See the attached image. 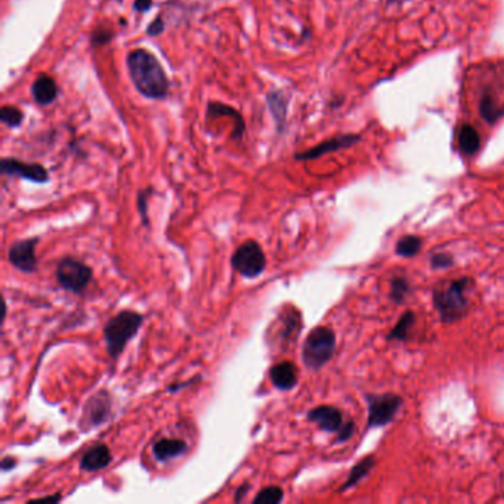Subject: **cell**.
Masks as SVG:
<instances>
[{
  "label": "cell",
  "instance_id": "cell-1",
  "mask_svg": "<svg viewBox=\"0 0 504 504\" xmlns=\"http://www.w3.org/2000/svg\"><path fill=\"white\" fill-rule=\"evenodd\" d=\"M129 77L136 91L148 99H166L170 91V80L165 67L148 49L136 48L126 58Z\"/></svg>",
  "mask_w": 504,
  "mask_h": 504
},
{
  "label": "cell",
  "instance_id": "cell-2",
  "mask_svg": "<svg viewBox=\"0 0 504 504\" xmlns=\"http://www.w3.org/2000/svg\"><path fill=\"white\" fill-rule=\"evenodd\" d=\"M475 281L471 277H460L435 289L432 303L444 324H453L461 319L469 311V295Z\"/></svg>",
  "mask_w": 504,
  "mask_h": 504
},
{
  "label": "cell",
  "instance_id": "cell-3",
  "mask_svg": "<svg viewBox=\"0 0 504 504\" xmlns=\"http://www.w3.org/2000/svg\"><path fill=\"white\" fill-rule=\"evenodd\" d=\"M143 319H146V317L136 311L123 309L106 321L104 326L105 348L106 354L114 361L120 358L124 348L138 334Z\"/></svg>",
  "mask_w": 504,
  "mask_h": 504
},
{
  "label": "cell",
  "instance_id": "cell-4",
  "mask_svg": "<svg viewBox=\"0 0 504 504\" xmlns=\"http://www.w3.org/2000/svg\"><path fill=\"white\" fill-rule=\"evenodd\" d=\"M336 351V333L327 326H318L309 332L302 345V363L311 370H321L330 359Z\"/></svg>",
  "mask_w": 504,
  "mask_h": 504
},
{
  "label": "cell",
  "instance_id": "cell-5",
  "mask_svg": "<svg viewBox=\"0 0 504 504\" xmlns=\"http://www.w3.org/2000/svg\"><path fill=\"white\" fill-rule=\"evenodd\" d=\"M57 283L61 289L73 295H83L94 280V271L87 263L71 256L62 258L55 269Z\"/></svg>",
  "mask_w": 504,
  "mask_h": 504
},
{
  "label": "cell",
  "instance_id": "cell-6",
  "mask_svg": "<svg viewBox=\"0 0 504 504\" xmlns=\"http://www.w3.org/2000/svg\"><path fill=\"white\" fill-rule=\"evenodd\" d=\"M266 255L256 240H247L240 244L231 256V266L241 277L253 280L265 273Z\"/></svg>",
  "mask_w": 504,
  "mask_h": 504
},
{
  "label": "cell",
  "instance_id": "cell-7",
  "mask_svg": "<svg viewBox=\"0 0 504 504\" xmlns=\"http://www.w3.org/2000/svg\"><path fill=\"white\" fill-rule=\"evenodd\" d=\"M367 410L368 417L367 424L371 429L383 427L393 422L397 414L404 405V400L397 393L386 392V393H373L367 395Z\"/></svg>",
  "mask_w": 504,
  "mask_h": 504
},
{
  "label": "cell",
  "instance_id": "cell-8",
  "mask_svg": "<svg viewBox=\"0 0 504 504\" xmlns=\"http://www.w3.org/2000/svg\"><path fill=\"white\" fill-rule=\"evenodd\" d=\"M113 414V397L106 389H99L92 397H89L83 405L80 429L89 432L105 424Z\"/></svg>",
  "mask_w": 504,
  "mask_h": 504
},
{
  "label": "cell",
  "instance_id": "cell-9",
  "mask_svg": "<svg viewBox=\"0 0 504 504\" xmlns=\"http://www.w3.org/2000/svg\"><path fill=\"white\" fill-rule=\"evenodd\" d=\"M38 243L39 237L15 241L8 250L9 263L24 274H33L38 271V256H35Z\"/></svg>",
  "mask_w": 504,
  "mask_h": 504
},
{
  "label": "cell",
  "instance_id": "cell-10",
  "mask_svg": "<svg viewBox=\"0 0 504 504\" xmlns=\"http://www.w3.org/2000/svg\"><path fill=\"white\" fill-rule=\"evenodd\" d=\"M0 172L5 176L21 177L34 184L49 182V172L39 163H26L12 157H5L0 161Z\"/></svg>",
  "mask_w": 504,
  "mask_h": 504
},
{
  "label": "cell",
  "instance_id": "cell-11",
  "mask_svg": "<svg viewBox=\"0 0 504 504\" xmlns=\"http://www.w3.org/2000/svg\"><path fill=\"white\" fill-rule=\"evenodd\" d=\"M359 141H361V136L355 135V133L336 135V136H333V138H329V139H326V141L319 142L318 146H315V147H312V148H309V150L295 154V158L299 160V161L317 160V158H321V157L327 155V154H332V153H337V151H341V150L351 148V147L356 146V143H358Z\"/></svg>",
  "mask_w": 504,
  "mask_h": 504
},
{
  "label": "cell",
  "instance_id": "cell-12",
  "mask_svg": "<svg viewBox=\"0 0 504 504\" xmlns=\"http://www.w3.org/2000/svg\"><path fill=\"white\" fill-rule=\"evenodd\" d=\"M206 117H207V120H216L219 117H231L234 120L231 139L236 141V142H241V139L246 133V121L237 108H234V106L219 102V101H210L207 104Z\"/></svg>",
  "mask_w": 504,
  "mask_h": 504
},
{
  "label": "cell",
  "instance_id": "cell-13",
  "mask_svg": "<svg viewBox=\"0 0 504 504\" xmlns=\"http://www.w3.org/2000/svg\"><path fill=\"white\" fill-rule=\"evenodd\" d=\"M308 420L315 423L322 432L337 434L344 426V412L333 405H318L308 412Z\"/></svg>",
  "mask_w": 504,
  "mask_h": 504
},
{
  "label": "cell",
  "instance_id": "cell-14",
  "mask_svg": "<svg viewBox=\"0 0 504 504\" xmlns=\"http://www.w3.org/2000/svg\"><path fill=\"white\" fill-rule=\"evenodd\" d=\"M113 461L111 449L106 444H97L83 453L80 457V469L84 472H99L106 469Z\"/></svg>",
  "mask_w": 504,
  "mask_h": 504
},
{
  "label": "cell",
  "instance_id": "cell-15",
  "mask_svg": "<svg viewBox=\"0 0 504 504\" xmlns=\"http://www.w3.org/2000/svg\"><path fill=\"white\" fill-rule=\"evenodd\" d=\"M188 453V444L181 438H161L153 445V454L157 461L166 463L182 457Z\"/></svg>",
  "mask_w": 504,
  "mask_h": 504
},
{
  "label": "cell",
  "instance_id": "cell-16",
  "mask_svg": "<svg viewBox=\"0 0 504 504\" xmlns=\"http://www.w3.org/2000/svg\"><path fill=\"white\" fill-rule=\"evenodd\" d=\"M269 379L278 390H292L299 380L297 367L290 361H283L275 364L269 370Z\"/></svg>",
  "mask_w": 504,
  "mask_h": 504
},
{
  "label": "cell",
  "instance_id": "cell-17",
  "mask_svg": "<svg viewBox=\"0 0 504 504\" xmlns=\"http://www.w3.org/2000/svg\"><path fill=\"white\" fill-rule=\"evenodd\" d=\"M31 97L40 106L50 105L58 98V84L49 75H40L31 84Z\"/></svg>",
  "mask_w": 504,
  "mask_h": 504
},
{
  "label": "cell",
  "instance_id": "cell-18",
  "mask_svg": "<svg viewBox=\"0 0 504 504\" xmlns=\"http://www.w3.org/2000/svg\"><path fill=\"white\" fill-rule=\"evenodd\" d=\"M266 104L269 113L274 117L278 133H283L287 123V111H289V97L284 91L275 89L266 95Z\"/></svg>",
  "mask_w": 504,
  "mask_h": 504
},
{
  "label": "cell",
  "instance_id": "cell-19",
  "mask_svg": "<svg viewBox=\"0 0 504 504\" xmlns=\"http://www.w3.org/2000/svg\"><path fill=\"white\" fill-rule=\"evenodd\" d=\"M459 148L464 155H475L481 148V135L472 124L466 123L459 129L457 133Z\"/></svg>",
  "mask_w": 504,
  "mask_h": 504
},
{
  "label": "cell",
  "instance_id": "cell-20",
  "mask_svg": "<svg viewBox=\"0 0 504 504\" xmlns=\"http://www.w3.org/2000/svg\"><path fill=\"white\" fill-rule=\"evenodd\" d=\"M374 466H376L374 456H367L363 460H359L351 469V473H349L346 482L339 488V493H345V491L356 487L359 482L364 481L371 473Z\"/></svg>",
  "mask_w": 504,
  "mask_h": 504
},
{
  "label": "cell",
  "instance_id": "cell-21",
  "mask_svg": "<svg viewBox=\"0 0 504 504\" xmlns=\"http://www.w3.org/2000/svg\"><path fill=\"white\" fill-rule=\"evenodd\" d=\"M479 114L488 124H494L504 116V110L493 94L485 92L479 101Z\"/></svg>",
  "mask_w": 504,
  "mask_h": 504
},
{
  "label": "cell",
  "instance_id": "cell-22",
  "mask_svg": "<svg viewBox=\"0 0 504 504\" xmlns=\"http://www.w3.org/2000/svg\"><path fill=\"white\" fill-rule=\"evenodd\" d=\"M414 324H416V315H414V312L410 309L405 311L401 315V318L398 319V322L395 324V327L386 336V340L388 341H405L408 337V333L414 327Z\"/></svg>",
  "mask_w": 504,
  "mask_h": 504
},
{
  "label": "cell",
  "instance_id": "cell-23",
  "mask_svg": "<svg viewBox=\"0 0 504 504\" xmlns=\"http://www.w3.org/2000/svg\"><path fill=\"white\" fill-rule=\"evenodd\" d=\"M423 240L419 236H404L397 241L395 253L401 258H412L422 250Z\"/></svg>",
  "mask_w": 504,
  "mask_h": 504
},
{
  "label": "cell",
  "instance_id": "cell-24",
  "mask_svg": "<svg viewBox=\"0 0 504 504\" xmlns=\"http://www.w3.org/2000/svg\"><path fill=\"white\" fill-rule=\"evenodd\" d=\"M0 121L9 129H16L24 121V113L15 105H4L0 108Z\"/></svg>",
  "mask_w": 504,
  "mask_h": 504
},
{
  "label": "cell",
  "instance_id": "cell-25",
  "mask_svg": "<svg viewBox=\"0 0 504 504\" xmlns=\"http://www.w3.org/2000/svg\"><path fill=\"white\" fill-rule=\"evenodd\" d=\"M284 498V491L277 487V485H271V487L262 488L253 498V504H278Z\"/></svg>",
  "mask_w": 504,
  "mask_h": 504
},
{
  "label": "cell",
  "instance_id": "cell-26",
  "mask_svg": "<svg viewBox=\"0 0 504 504\" xmlns=\"http://www.w3.org/2000/svg\"><path fill=\"white\" fill-rule=\"evenodd\" d=\"M410 293V281L405 277H395L390 281V299L395 303H402Z\"/></svg>",
  "mask_w": 504,
  "mask_h": 504
},
{
  "label": "cell",
  "instance_id": "cell-27",
  "mask_svg": "<svg viewBox=\"0 0 504 504\" xmlns=\"http://www.w3.org/2000/svg\"><path fill=\"white\" fill-rule=\"evenodd\" d=\"M116 35V31L110 26H98L92 34H91V45L94 48H101L105 46L106 43H110Z\"/></svg>",
  "mask_w": 504,
  "mask_h": 504
},
{
  "label": "cell",
  "instance_id": "cell-28",
  "mask_svg": "<svg viewBox=\"0 0 504 504\" xmlns=\"http://www.w3.org/2000/svg\"><path fill=\"white\" fill-rule=\"evenodd\" d=\"M154 194V190L151 187L146 188V190H141L138 192V199H136V204H138V212L141 214V218H142V222L146 226L150 225V221H148V200H150V197Z\"/></svg>",
  "mask_w": 504,
  "mask_h": 504
},
{
  "label": "cell",
  "instance_id": "cell-29",
  "mask_svg": "<svg viewBox=\"0 0 504 504\" xmlns=\"http://www.w3.org/2000/svg\"><path fill=\"white\" fill-rule=\"evenodd\" d=\"M454 265V258L448 251H438L430 256V266L432 269H447Z\"/></svg>",
  "mask_w": 504,
  "mask_h": 504
},
{
  "label": "cell",
  "instance_id": "cell-30",
  "mask_svg": "<svg viewBox=\"0 0 504 504\" xmlns=\"http://www.w3.org/2000/svg\"><path fill=\"white\" fill-rule=\"evenodd\" d=\"M165 30H166V23L163 20V16L158 15L150 23V26L147 27L146 33L150 35V38H158V35H161V34L165 33Z\"/></svg>",
  "mask_w": 504,
  "mask_h": 504
},
{
  "label": "cell",
  "instance_id": "cell-31",
  "mask_svg": "<svg viewBox=\"0 0 504 504\" xmlns=\"http://www.w3.org/2000/svg\"><path fill=\"white\" fill-rule=\"evenodd\" d=\"M355 434V423L352 420L349 422H345L344 426L340 427V430L337 432V438H336V442L337 444H344L346 441H349L352 438V435Z\"/></svg>",
  "mask_w": 504,
  "mask_h": 504
},
{
  "label": "cell",
  "instance_id": "cell-32",
  "mask_svg": "<svg viewBox=\"0 0 504 504\" xmlns=\"http://www.w3.org/2000/svg\"><path fill=\"white\" fill-rule=\"evenodd\" d=\"M154 5V0H133V9L139 13L148 12Z\"/></svg>",
  "mask_w": 504,
  "mask_h": 504
},
{
  "label": "cell",
  "instance_id": "cell-33",
  "mask_svg": "<svg viewBox=\"0 0 504 504\" xmlns=\"http://www.w3.org/2000/svg\"><path fill=\"white\" fill-rule=\"evenodd\" d=\"M248 490H250V483H247V482L241 483L240 487L236 490V494H234V501L240 503V501L244 498V495H246V493H247Z\"/></svg>",
  "mask_w": 504,
  "mask_h": 504
},
{
  "label": "cell",
  "instance_id": "cell-34",
  "mask_svg": "<svg viewBox=\"0 0 504 504\" xmlns=\"http://www.w3.org/2000/svg\"><path fill=\"white\" fill-rule=\"evenodd\" d=\"M16 466V460L13 457H4L2 463H0V467H2L4 472H9L12 471L13 467Z\"/></svg>",
  "mask_w": 504,
  "mask_h": 504
},
{
  "label": "cell",
  "instance_id": "cell-35",
  "mask_svg": "<svg viewBox=\"0 0 504 504\" xmlns=\"http://www.w3.org/2000/svg\"><path fill=\"white\" fill-rule=\"evenodd\" d=\"M195 380H199V377H195V379H192V380H188V382H184V383H175V385H170L169 388H168V392H170V393H173V392H177V390H181V389H184V388H187L188 385H191V383H194Z\"/></svg>",
  "mask_w": 504,
  "mask_h": 504
},
{
  "label": "cell",
  "instance_id": "cell-36",
  "mask_svg": "<svg viewBox=\"0 0 504 504\" xmlns=\"http://www.w3.org/2000/svg\"><path fill=\"white\" fill-rule=\"evenodd\" d=\"M39 500L40 501H58V500H61V494H55V495H52V497H42Z\"/></svg>",
  "mask_w": 504,
  "mask_h": 504
},
{
  "label": "cell",
  "instance_id": "cell-37",
  "mask_svg": "<svg viewBox=\"0 0 504 504\" xmlns=\"http://www.w3.org/2000/svg\"><path fill=\"white\" fill-rule=\"evenodd\" d=\"M405 2H411V0H388V5H401Z\"/></svg>",
  "mask_w": 504,
  "mask_h": 504
},
{
  "label": "cell",
  "instance_id": "cell-38",
  "mask_svg": "<svg viewBox=\"0 0 504 504\" xmlns=\"http://www.w3.org/2000/svg\"><path fill=\"white\" fill-rule=\"evenodd\" d=\"M116 2H119V4H121V2H123V0H116Z\"/></svg>",
  "mask_w": 504,
  "mask_h": 504
}]
</instances>
